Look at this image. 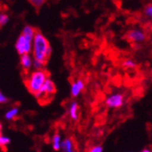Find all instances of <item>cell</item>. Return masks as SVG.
Instances as JSON below:
<instances>
[{
	"mask_svg": "<svg viewBox=\"0 0 152 152\" xmlns=\"http://www.w3.org/2000/svg\"><path fill=\"white\" fill-rule=\"evenodd\" d=\"M140 152H151V150H150V149H148V148H145V149L141 150Z\"/></svg>",
	"mask_w": 152,
	"mask_h": 152,
	"instance_id": "obj_22",
	"label": "cell"
},
{
	"mask_svg": "<svg viewBox=\"0 0 152 152\" xmlns=\"http://www.w3.org/2000/svg\"><path fill=\"white\" fill-rule=\"evenodd\" d=\"M37 32V29L35 28V27H33L32 26H25L23 27V29H22V35L25 36L26 37H28L30 39H33L35 34Z\"/></svg>",
	"mask_w": 152,
	"mask_h": 152,
	"instance_id": "obj_10",
	"label": "cell"
},
{
	"mask_svg": "<svg viewBox=\"0 0 152 152\" xmlns=\"http://www.w3.org/2000/svg\"><path fill=\"white\" fill-rule=\"evenodd\" d=\"M88 152H103V147L101 145H96L92 147Z\"/></svg>",
	"mask_w": 152,
	"mask_h": 152,
	"instance_id": "obj_20",
	"label": "cell"
},
{
	"mask_svg": "<svg viewBox=\"0 0 152 152\" xmlns=\"http://www.w3.org/2000/svg\"><path fill=\"white\" fill-rule=\"evenodd\" d=\"M9 143H10V139H9V137L0 134V147H1V148L6 147Z\"/></svg>",
	"mask_w": 152,
	"mask_h": 152,
	"instance_id": "obj_18",
	"label": "cell"
},
{
	"mask_svg": "<svg viewBox=\"0 0 152 152\" xmlns=\"http://www.w3.org/2000/svg\"><path fill=\"white\" fill-rule=\"evenodd\" d=\"M48 77V73L43 68L35 69L26 77L25 81L26 87L31 94L35 95L41 88V87H42V85L44 84V82Z\"/></svg>",
	"mask_w": 152,
	"mask_h": 152,
	"instance_id": "obj_2",
	"label": "cell"
},
{
	"mask_svg": "<svg viewBox=\"0 0 152 152\" xmlns=\"http://www.w3.org/2000/svg\"><path fill=\"white\" fill-rule=\"evenodd\" d=\"M64 152H75L74 144L71 139H66L64 141H61V148Z\"/></svg>",
	"mask_w": 152,
	"mask_h": 152,
	"instance_id": "obj_11",
	"label": "cell"
},
{
	"mask_svg": "<svg viewBox=\"0 0 152 152\" xmlns=\"http://www.w3.org/2000/svg\"><path fill=\"white\" fill-rule=\"evenodd\" d=\"M32 57L33 59L40 61L46 65L52 54V48L48 38L37 30L32 40Z\"/></svg>",
	"mask_w": 152,
	"mask_h": 152,
	"instance_id": "obj_1",
	"label": "cell"
},
{
	"mask_svg": "<svg viewBox=\"0 0 152 152\" xmlns=\"http://www.w3.org/2000/svg\"><path fill=\"white\" fill-rule=\"evenodd\" d=\"M84 88H85V83L82 79H77L74 81L71 84V88H70V92L72 96H74V98L77 96L82 92V90L84 89Z\"/></svg>",
	"mask_w": 152,
	"mask_h": 152,
	"instance_id": "obj_7",
	"label": "cell"
},
{
	"mask_svg": "<svg viewBox=\"0 0 152 152\" xmlns=\"http://www.w3.org/2000/svg\"><path fill=\"white\" fill-rule=\"evenodd\" d=\"M55 93H56V85L52 79L48 77L38 92H37L34 96L40 101H47Z\"/></svg>",
	"mask_w": 152,
	"mask_h": 152,
	"instance_id": "obj_3",
	"label": "cell"
},
{
	"mask_svg": "<svg viewBox=\"0 0 152 152\" xmlns=\"http://www.w3.org/2000/svg\"><path fill=\"white\" fill-rule=\"evenodd\" d=\"M68 114L71 119L77 120L78 118V105L77 102H72L68 107Z\"/></svg>",
	"mask_w": 152,
	"mask_h": 152,
	"instance_id": "obj_9",
	"label": "cell"
},
{
	"mask_svg": "<svg viewBox=\"0 0 152 152\" xmlns=\"http://www.w3.org/2000/svg\"><path fill=\"white\" fill-rule=\"evenodd\" d=\"M7 101H8L7 96L0 90V104H6V103H7Z\"/></svg>",
	"mask_w": 152,
	"mask_h": 152,
	"instance_id": "obj_21",
	"label": "cell"
},
{
	"mask_svg": "<svg viewBox=\"0 0 152 152\" xmlns=\"http://www.w3.org/2000/svg\"><path fill=\"white\" fill-rule=\"evenodd\" d=\"M105 104L110 108H119L124 105V95L121 93H114L105 99Z\"/></svg>",
	"mask_w": 152,
	"mask_h": 152,
	"instance_id": "obj_6",
	"label": "cell"
},
{
	"mask_svg": "<svg viewBox=\"0 0 152 152\" xmlns=\"http://www.w3.org/2000/svg\"><path fill=\"white\" fill-rule=\"evenodd\" d=\"M52 146H53V149L55 151H58L60 150L61 148V136L58 133H56L53 137H52Z\"/></svg>",
	"mask_w": 152,
	"mask_h": 152,
	"instance_id": "obj_13",
	"label": "cell"
},
{
	"mask_svg": "<svg viewBox=\"0 0 152 152\" xmlns=\"http://www.w3.org/2000/svg\"><path fill=\"white\" fill-rule=\"evenodd\" d=\"M8 21H9V17L7 14H5V13L0 14V26H6Z\"/></svg>",
	"mask_w": 152,
	"mask_h": 152,
	"instance_id": "obj_17",
	"label": "cell"
},
{
	"mask_svg": "<svg viewBox=\"0 0 152 152\" xmlns=\"http://www.w3.org/2000/svg\"><path fill=\"white\" fill-rule=\"evenodd\" d=\"M28 2L36 8H39L42 7L45 3L46 0H28Z\"/></svg>",
	"mask_w": 152,
	"mask_h": 152,
	"instance_id": "obj_16",
	"label": "cell"
},
{
	"mask_svg": "<svg viewBox=\"0 0 152 152\" xmlns=\"http://www.w3.org/2000/svg\"><path fill=\"white\" fill-rule=\"evenodd\" d=\"M33 57L30 54H23L20 56V65L22 68L26 71H28L32 67Z\"/></svg>",
	"mask_w": 152,
	"mask_h": 152,
	"instance_id": "obj_8",
	"label": "cell"
},
{
	"mask_svg": "<svg viewBox=\"0 0 152 152\" xmlns=\"http://www.w3.org/2000/svg\"><path fill=\"white\" fill-rule=\"evenodd\" d=\"M122 66L124 68H128V69H133V68H135L137 66V64L132 59H126L125 61H123Z\"/></svg>",
	"mask_w": 152,
	"mask_h": 152,
	"instance_id": "obj_14",
	"label": "cell"
},
{
	"mask_svg": "<svg viewBox=\"0 0 152 152\" xmlns=\"http://www.w3.org/2000/svg\"><path fill=\"white\" fill-rule=\"evenodd\" d=\"M127 39L131 43L140 44L147 40V35L140 28H133L127 33Z\"/></svg>",
	"mask_w": 152,
	"mask_h": 152,
	"instance_id": "obj_5",
	"label": "cell"
},
{
	"mask_svg": "<svg viewBox=\"0 0 152 152\" xmlns=\"http://www.w3.org/2000/svg\"><path fill=\"white\" fill-rule=\"evenodd\" d=\"M2 131V125H1V123H0V132Z\"/></svg>",
	"mask_w": 152,
	"mask_h": 152,
	"instance_id": "obj_23",
	"label": "cell"
},
{
	"mask_svg": "<svg viewBox=\"0 0 152 152\" xmlns=\"http://www.w3.org/2000/svg\"><path fill=\"white\" fill-rule=\"evenodd\" d=\"M18 113H19V109H18V107H14L10 108L9 110H7V111L6 112V114H5V118H6L7 120H13V119H15V118L18 117Z\"/></svg>",
	"mask_w": 152,
	"mask_h": 152,
	"instance_id": "obj_12",
	"label": "cell"
},
{
	"mask_svg": "<svg viewBox=\"0 0 152 152\" xmlns=\"http://www.w3.org/2000/svg\"><path fill=\"white\" fill-rule=\"evenodd\" d=\"M143 12H144V15H145L146 18H152V5L150 3L148 4V5H146L145 7H144Z\"/></svg>",
	"mask_w": 152,
	"mask_h": 152,
	"instance_id": "obj_15",
	"label": "cell"
},
{
	"mask_svg": "<svg viewBox=\"0 0 152 152\" xmlns=\"http://www.w3.org/2000/svg\"><path fill=\"white\" fill-rule=\"evenodd\" d=\"M45 65L43 63H41L40 61L35 60L33 59V63H32V67H34L35 69H40V68H43Z\"/></svg>",
	"mask_w": 152,
	"mask_h": 152,
	"instance_id": "obj_19",
	"label": "cell"
},
{
	"mask_svg": "<svg viewBox=\"0 0 152 152\" xmlns=\"http://www.w3.org/2000/svg\"><path fill=\"white\" fill-rule=\"evenodd\" d=\"M32 40L28 37H26L22 34L18 37L16 41V50L18 53V55H23V54H30L32 51Z\"/></svg>",
	"mask_w": 152,
	"mask_h": 152,
	"instance_id": "obj_4",
	"label": "cell"
}]
</instances>
